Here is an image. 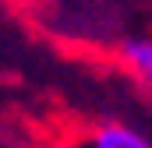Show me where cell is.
<instances>
[{
	"label": "cell",
	"mask_w": 152,
	"mask_h": 148,
	"mask_svg": "<svg viewBox=\"0 0 152 148\" xmlns=\"http://www.w3.org/2000/svg\"><path fill=\"white\" fill-rule=\"evenodd\" d=\"M75 148H152L138 131L124 127V123H106L99 131H92L88 138H81Z\"/></svg>",
	"instance_id": "6da1fadb"
},
{
	"label": "cell",
	"mask_w": 152,
	"mask_h": 148,
	"mask_svg": "<svg viewBox=\"0 0 152 148\" xmlns=\"http://www.w3.org/2000/svg\"><path fill=\"white\" fill-rule=\"evenodd\" d=\"M120 57L138 78L152 81V39H131L120 46Z\"/></svg>",
	"instance_id": "7a4b0ae2"
}]
</instances>
